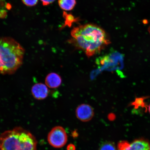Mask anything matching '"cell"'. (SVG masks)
Listing matches in <instances>:
<instances>
[{
  "label": "cell",
  "instance_id": "cell-1",
  "mask_svg": "<svg viewBox=\"0 0 150 150\" xmlns=\"http://www.w3.org/2000/svg\"><path fill=\"white\" fill-rule=\"evenodd\" d=\"M69 42L83 51L87 57L100 52L110 41L102 28L93 24H86L73 28Z\"/></svg>",
  "mask_w": 150,
  "mask_h": 150
},
{
  "label": "cell",
  "instance_id": "cell-2",
  "mask_svg": "<svg viewBox=\"0 0 150 150\" xmlns=\"http://www.w3.org/2000/svg\"><path fill=\"white\" fill-rule=\"evenodd\" d=\"M25 50L10 37H0V74H12L23 64Z\"/></svg>",
  "mask_w": 150,
  "mask_h": 150
},
{
  "label": "cell",
  "instance_id": "cell-3",
  "mask_svg": "<svg viewBox=\"0 0 150 150\" xmlns=\"http://www.w3.org/2000/svg\"><path fill=\"white\" fill-rule=\"evenodd\" d=\"M37 141L30 132L21 127L0 134V150H37Z\"/></svg>",
  "mask_w": 150,
  "mask_h": 150
},
{
  "label": "cell",
  "instance_id": "cell-4",
  "mask_svg": "<svg viewBox=\"0 0 150 150\" xmlns=\"http://www.w3.org/2000/svg\"><path fill=\"white\" fill-rule=\"evenodd\" d=\"M47 140L52 147L59 149L64 147L67 141V134L64 129L59 126L53 127L49 133Z\"/></svg>",
  "mask_w": 150,
  "mask_h": 150
},
{
  "label": "cell",
  "instance_id": "cell-5",
  "mask_svg": "<svg viewBox=\"0 0 150 150\" xmlns=\"http://www.w3.org/2000/svg\"><path fill=\"white\" fill-rule=\"evenodd\" d=\"M117 150H150L149 145L143 139L137 140L131 143L122 141L118 144Z\"/></svg>",
  "mask_w": 150,
  "mask_h": 150
},
{
  "label": "cell",
  "instance_id": "cell-6",
  "mask_svg": "<svg viewBox=\"0 0 150 150\" xmlns=\"http://www.w3.org/2000/svg\"><path fill=\"white\" fill-rule=\"evenodd\" d=\"M76 116L78 119L83 122L89 121L93 119L94 115L93 108L90 105L82 104L76 108Z\"/></svg>",
  "mask_w": 150,
  "mask_h": 150
},
{
  "label": "cell",
  "instance_id": "cell-7",
  "mask_svg": "<svg viewBox=\"0 0 150 150\" xmlns=\"http://www.w3.org/2000/svg\"><path fill=\"white\" fill-rule=\"evenodd\" d=\"M49 91L46 85L42 83L35 84L31 89L33 96L38 100H43L47 97Z\"/></svg>",
  "mask_w": 150,
  "mask_h": 150
},
{
  "label": "cell",
  "instance_id": "cell-8",
  "mask_svg": "<svg viewBox=\"0 0 150 150\" xmlns=\"http://www.w3.org/2000/svg\"><path fill=\"white\" fill-rule=\"evenodd\" d=\"M62 80L59 75L56 73H50L45 79L47 86L50 88H56L59 87L62 83Z\"/></svg>",
  "mask_w": 150,
  "mask_h": 150
},
{
  "label": "cell",
  "instance_id": "cell-9",
  "mask_svg": "<svg viewBox=\"0 0 150 150\" xmlns=\"http://www.w3.org/2000/svg\"><path fill=\"white\" fill-rule=\"evenodd\" d=\"M76 0H59V6L65 11H70L74 8L76 4Z\"/></svg>",
  "mask_w": 150,
  "mask_h": 150
},
{
  "label": "cell",
  "instance_id": "cell-10",
  "mask_svg": "<svg viewBox=\"0 0 150 150\" xmlns=\"http://www.w3.org/2000/svg\"><path fill=\"white\" fill-rule=\"evenodd\" d=\"M99 150H117V149L113 142H103L100 145Z\"/></svg>",
  "mask_w": 150,
  "mask_h": 150
},
{
  "label": "cell",
  "instance_id": "cell-11",
  "mask_svg": "<svg viewBox=\"0 0 150 150\" xmlns=\"http://www.w3.org/2000/svg\"><path fill=\"white\" fill-rule=\"evenodd\" d=\"M63 16L65 20L64 25L68 26L69 27H71L74 22L78 21V18H74L72 15L67 14L65 12H64Z\"/></svg>",
  "mask_w": 150,
  "mask_h": 150
},
{
  "label": "cell",
  "instance_id": "cell-12",
  "mask_svg": "<svg viewBox=\"0 0 150 150\" xmlns=\"http://www.w3.org/2000/svg\"><path fill=\"white\" fill-rule=\"evenodd\" d=\"M22 2L27 6L32 7L36 5L38 0H22Z\"/></svg>",
  "mask_w": 150,
  "mask_h": 150
},
{
  "label": "cell",
  "instance_id": "cell-13",
  "mask_svg": "<svg viewBox=\"0 0 150 150\" xmlns=\"http://www.w3.org/2000/svg\"><path fill=\"white\" fill-rule=\"evenodd\" d=\"M42 2V4L44 6H48L54 2L55 0H40Z\"/></svg>",
  "mask_w": 150,
  "mask_h": 150
},
{
  "label": "cell",
  "instance_id": "cell-14",
  "mask_svg": "<svg viewBox=\"0 0 150 150\" xmlns=\"http://www.w3.org/2000/svg\"><path fill=\"white\" fill-rule=\"evenodd\" d=\"M7 11L5 9L0 10V18H5L7 17Z\"/></svg>",
  "mask_w": 150,
  "mask_h": 150
},
{
  "label": "cell",
  "instance_id": "cell-15",
  "mask_svg": "<svg viewBox=\"0 0 150 150\" xmlns=\"http://www.w3.org/2000/svg\"><path fill=\"white\" fill-rule=\"evenodd\" d=\"M6 4L5 0H0V10L6 9Z\"/></svg>",
  "mask_w": 150,
  "mask_h": 150
},
{
  "label": "cell",
  "instance_id": "cell-16",
  "mask_svg": "<svg viewBox=\"0 0 150 150\" xmlns=\"http://www.w3.org/2000/svg\"><path fill=\"white\" fill-rule=\"evenodd\" d=\"M67 150H76V147L74 144H70L67 146Z\"/></svg>",
  "mask_w": 150,
  "mask_h": 150
},
{
  "label": "cell",
  "instance_id": "cell-17",
  "mask_svg": "<svg viewBox=\"0 0 150 150\" xmlns=\"http://www.w3.org/2000/svg\"><path fill=\"white\" fill-rule=\"evenodd\" d=\"M12 8V5L10 3L6 4V8L8 9V10H10Z\"/></svg>",
  "mask_w": 150,
  "mask_h": 150
},
{
  "label": "cell",
  "instance_id": "cell-18",
  "mask_svg": "<svg viewBox=\"0 0 150 150\" xmlns=\"http://www.w3.org/2000/svg\"><path fill=\"white\" fill-rule=\"evenodd\" d=\"M149 111L150 114V104L149 107Z\"/></svg>",
  "mask_w": 150,
  "mask_h": 150
},
{
  "label": "cell",
  "instance_id": "cell-19",
  "mask_svg": "<svg viewBox=\"0 0 150 150\" xmlns=\"http://www.w3.org/2000/svg\"><path fill=\"white\" fill-rule=\"evenodd\" d=\"M148 30H149V32L150 34V27H149V29H148Z\"/></svg>",
  "mask_w": 150,
  "mask_h": 150
},
{
  "label": "cell",
  "instance_id": "cell-20",
  "mask_svg": "<svg viewBox=\"0 0 150 150\" xmlns=\"http://www.w3.org/2000/svg\"><path fill=\"white\" fill-rule=\"evenodd\" d=\"M149 149H150V145H149Z\"/></svg>",
  "mask_w": 150,
  "mask_h": 150
}]
</instances>
